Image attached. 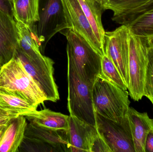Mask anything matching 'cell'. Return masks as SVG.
<instances>
[{
	"label": "cell",
	"instance_id": "cb8c5ba5",
	"mask_svg": "<svg viewBox=\"0 0 153 152\" xmlns=\"http://www.w3.org/2000/svg\"><path fill=\"white\" fill-rule=\"evenodd\" d=\"M91 152H111L105 140L99 132L93 143Z\"/></svg>",
	"mask_w": 153,
	"mask_h": 152
},
{
	"label": "cell",
	"instance_id": "484cf974",
	"mask_svg": "<svg viewBox=\"0 0 153 152\" xmlns=\"http://www.w3.org/2000/svg\"><path fill=\"white\" fill-rule=\"evenodd\" d=\"M18 116L19 115L0 109V126L7 124L10 120Z\"/></svg>",
	"mask_w": 153,
	"mask_h": 152
},
{
	"label": "cell",
	"instance_id": "7c38bea8",
	"mask_svg": "<svg viewBox=\"0 0 153 152\" xmlns=\"http://www.w3.org/2000/svg\"><path fill=\"white\" fill-rule=\"evenodd\" d=\"M67 133L70 152H91L93 143L98 134L96 127L72 115L69 116Z\"/></svg>",
	"mask_w": 153,
	"mask_h": 152
},
{
	"label": "cell",
	"instance_id": "d4e9b609",
	"mask_svg": "<svg viewBox=\"0 0 153 152\" xmlns=\"http://www.w3.org/2000/svg\"><path fill=\"white\" fill-rule=\"evenodd\" d=\"M0 11L14 18L13 4L10 0H0Z\"/></svg>",
	"mask_w": 153,
	"mask_h": 152
},
{
	"label": "cell",
	"instance_id": "4fadbf2b",
	"mask_svg": "<svg viewBox=\"0 0 153 152\" xmlns=\"http://www.w3.org/2000/svg\"><path fill=\"white\" fill-rule=\"evenodd\" d=\"M14 19L0 11V65L2 67L13 59L19 44V34Z\"/></svg>",
	"mask_w": 153,
	"mask_h": 152
},
{
	"label": "cell",
	"instance_id": "603a6c76",
	"mask_svg": "<svg viewBox=\"0 0 153 152\" xmlns=\"http://www.w3.org/2000/svg\"><path fill=\"white\" fill-rule=\"evenodd\" d=\"M145 95L153 106V50L150 47L148 52V62L145 79Z\"/></svg>",
	"mask_w": 153,
	"mask_h": 152
},
{
	"label": "cell",
	"instance_id": "9c48e42d",
	"mask_svg": "<svg viewBox=\"0 0 153 152\" xmlns=\"http://www.w3.org/2000/svg\"><path fill=\"white\" fill-rule=\"evenodd\" d=\"M96 129L111 152H135L128 116L118 121L96 113Z\"/></svg>",
	"mask_w": 153,
	"mask_h": 152
},
{
	"label": "cell",
	"instance_id": "d6986e66",
	"mask_svg": "<svg viewBox=\"0 0 153 152\" xmlns=\"http://www.w3.org/2000/svg\"><path fill=\"white\" fill-rule=\"evenodd\" d=\"M37 107L27 101L0 90V109L18 115H24L36 110Z\"/></svg>",
	"mask_w": 153,
	"mask_h": 152
},
{
	"label": "cell",
	"instance_id": "e0dca14e",
	"mask_svg": "<svg viewBox=\"0 0 153 152\" xmlns=\"http://www.w3.org/2000/svg\"><path fill=\"white\" fill-rule=\"evenodd\" d=\"M99 43L104 48L105 31L102 21V5L95 0H78ZM105 49V48H104Z\"/></svg>",
	"mask_w": 153,
	"mask_h": 152
},
{
	"label": "cell",
	"instance_id": "5bb4252c",
	"mask_svg": "<svg viewBox=\"0 0 153 152\" xmlns=\"http://www.w3.org/2000/svg\"><path fill=\"white\" fill-rule=\"evenodd\" d=\"M135 152H146V142L149 133L153 129V119L146 112H140L129 107L128 112Z\"/></svg>",
	"mask_w": 153,
	"mask_h": 152
},
{
	"label": "cell",
	"instance_id": "8992f818",
	"mask_svg": "<svg viewBox=\"0 0 153 152\" xmlns=\"http://www.w3.org/2000/svg\"><path fill=\"white\" fill-rule=\"evenodd\" d=\"M19 150L21 152H70L67 130H51L27 123Z\"/></svg>",
	"mask_w": 153,
	"mask_h": 152
},
{
	"label": "cell",
	"instance_id": "6da1fadb",
	"mask_svg": "<svg viewBox=\"0 0 153 152\" xmlns=\"http://www.w3.org/2000/svg\"><path fill=\"white\" fill-rule=\"evenodd\" d=\"M61 33L67 39V60L72 65L80 77L93 85L101 76L102 56L78 33L71 29Z\"/></svg>",
	"mask_w": 153,
	"mask_h": 152
},
{
	"label": "cell",
	"instance_id": "44dd1931",
	"mask_svg": "<svg viewBox=\"0 0 153 152\" xmlns=\"http://www.w3.org/2000/svg\"><path fill=\"white\" fill-rule=\"evenodd\" d=\"M101 77L123 90H128L127 86L124 82L117 67L106 54L102 55V57Z\"/></svg>",
	"mask_w": 153,
	"mask_h": 152
},
{
	"label": "cell",
	"instance_id": "8fae6325",
	"mask_svg": "<svg viewBox=\"0 0 153 152\" xmlns=\"http://www.w3.org/2000/svg\"><path fill=\"white\" fill-rule=\"evenodd\" d=\"M62 2L70 28L84 38L100 55L105 54V49L97 40L78 0H62Z\"/></svg>",
	"mask_w": 153,
	"mask_h": 152
},
{
	"label": "cell",
	"instance_id": "ac0fdd59",
	"mask_svg": "<svg viewBox=\"0 0 153 152\" xmlns=\"http://www.w3.org/2000/svg\"><path fill=\"white\" fill-rule=\"evenodd\" d=\"M13 14L16 21L28 26L39 21V0H13Z\"/></svg>",
	"mask_w": 153,
	"mask_h": 152
},
{
	"label": "cell",
	"instance_id": "f546056e",
	"mask_svg": "<svg viewBox=\"0 0 153 152\" xmlns=\"http://www.w3.org/2000/svg\"><path fill=\"white\" fill-rule=\"evenodd\" d=\"M97 2L99 3L100 4H101L102 5H103V3H104V0H95Z\"/></svg>",
	"mask_w": 153,
	"mask_h": 152
},
{
	"label": "cell",
	"instance_id": "ba28073f",
	"mask_svg": "<svg viewBox=\"0 0 153 152\" xmlns=\"http://www.w3.org/2000/svg\"><path fill=\"white\" fill-rule=\"evenodd\" d=\"M14 58L18 59L25 69L43 91L47 101L56 102L60 99L58 87L54 78L53 61L47 57L39 61H31L20 48L16 47Z\"/></svg>",
	"mask_w": 153,
	"mask_h": 152
},
{
	"label": "cell",
	"instance_id": "52a82bcc",
	"mask_svg": "<svg viewBox=\"0 0 153 152\" xmlns=\"http://www.w3.org/2000/svg\"><path fill=\"white\" fill-rule=\"evenodd\" d=\"M39 15L37 34L40 51H43L55 35L71 28L65 13L62 0H39Z\"/></svg>",
	"mask_w": 153,
	"mask_h": 152
},
{
	"label": "cell",
	"instance_id": "83f0119b",
	"mask_svg": "<svg viewBox=\"0 0 153 152\" xmlns=\"http://www.w3.org/2000/svg\"><path fill=\"white\" fill-rule=\"evenodd\" d=\"M7 123L4 124V125L0 126V143L1 142L2 139L3 137L4 132H5V129H6V127H7Z\"/></svg>",
	"mask_w": 153,
	"mask_h": 152
},
{
	"label": "cell",
	"instance_id": "7a4b0ae2",
	"mask_svg": "<svg viewBox=\"0 0 153 152\" xmlns=\"http://www.w3.org/2000/svg\"><path fill=\"white\" fill-rule=\"evenodd\" d=\"M0 90L19 96L37 107L47 101L43 91L21 62L14 57L1 69Z\"/></svg>",
	"mask_w": 153,
	"mask_h": 152
},
{
	"label": "cell",
	"instance_id": "4316f807",
	"mask_svg": "<svg viewBox=\"0 0 153 152\" xmlns=\"http://www.w3.org/2000/svg\"><path fill=\"white\" fill-rule=\"evenodd\" d=\"M153 152V129L148 134L146 142V152Z\"/></svg>",
	"mask_w": 153,
	"mask_h": 152
},
{
	"label": "cell",
	"instance_id": "1f68e13d",
	"mask_svg": "<svg viewBox=\"0 0 153 152\" xmlns=\"http://www.w3.org/2000/svg\"><path fill=\"white\" fill-rule=\"evenodd\" d=\"M10 1L12 3V4H13V0H10Z\"/></svg>",
	"mask_w": 153,
	"mask_h": 152
},
{
	"label": "cell",
	"instance_id": "5b68a950",
	"mask_svg": "<svg viewBox=\"0 0 153 152\" xmlns=\"http://www.w3.org/2000/svg\"><path fill=\"white\" fill-rule=\"evenodd\" d=\"M149 48L147 37L135 35L130 31L128 90L131 98L137 101L145 95V79Z\"/></svg>",
	"mask_w": 153,
	"mask_h": 152
},
{
	"label": "cell",
	"instance_id": "2e32d148",
	"mask_svg": "<svg viewBox=\"0 0 153 152\" xmlns=\"http://www.w3.org/2000/svg\"><path fill=\"white\" fill-rule=\"evenodd\" d=\"M30 123L47 129L67 130L69 129V116L48 109L32 112L24 115Z\"/></svg>",
	"mask_w": 153,
	"mask_h": 152
},
{
	"label": "cell",
	"instance_id": "4dcf8cb0",
	"mask_svg": "<svg viewBox=\"0 0 153 152\" xmlns=\"http://www.w3.org/2000/svg\"><path fill=\"white\" fill-rule=\"evenodd\" d=\"M2 66H1V65H0V71H1V69Z\"/></svg>",
	"mask_w": 153,
	"mask_h": 152
},
{
	"label": "cell",
	"instance_id": "277c9868",
	"mask_svg": "<svg viewBox=\"0 0 153 152\" xmlns=\"http://www.w3.org/2000/svg\"><path fill=\"white\" fill-rule=\"evenodd\" d=\"M67 108L70 115L96 128V113L92 100L93 86L83 80L68 62Z\"/></svg>",
	"mask_w": 153,
	"mask_h": 152
},
{
	"label": "cell",
	"instance_id": "30bf717a",
	"mask_svg": "<svg viewBox=\"0 0 153 152\" xmlns=\"http://www.w3.org/2000/svg\"><path fill=\"white\" fill-rule=\"evenodd\" d=\"M129 29L121 25L115 30L105 31V54L115 64L127 86L129 82L128 59L129 51Z\"/></svg>",
	"mask_w": 153,
	"mask_h": 152
},
{
	"label": "cell",
	"instance_id": "ffe728a7",
	"mask_svg": "<svg viewBox=\"0 0 153 152\" xmlns=\"http://www.w3.org/2000/svg\"><path fill=\"white\" fill-rule=\"evenodd\" d=\"M126 26L135 35L147 37L153 36V10L137 17Z\"/></svg>",
	"mask_w": 153,
	"mask_h": 152
},
{
	"label": "cell",
	"instance_id": "3957f363",
	"mask_svg": "<svg viewBox=\"0 0 153 152\" xmlns=\"http://www.w3.org/2000/svg\"><path fill=\"white\" fill-rule=\"evenodd\" d=\"M92 94L97 114L116 121L127 115L130 102L127 90L100 77L94 84Z\"/></svg>",
	"mask_w": 153,
	"mask_h": 152
},
{
	"label": "cell",
	"instance_id": "9a60e30c",
	"mask_svg": "<svg viewBox=\"0 0 153 152\" xmlns=\"http://www.w3.org/2000/svg\"><path fill=\"white\" fill-rule=\"evenodd\" d=\"M27 125V119L23 115H19L9 120L0 143V152H18Z\"/></svg>",
	"mask_w": 153,
	"mask_h": 152
},
{
	"label": "cell",
	"instance_id": "f1b7e54d",
	"mask_svg": "<svg viewBox=\"0 0 153 152\" xmlns=\"http://www.w3.org/2000/svg\"><path fill=\"white\" fill-rule=\"evenodd\" d=\"M147 38H148L149 45H150V47L153 50V36L149 37H148Z\"/></svg>",
	"mask_w": 153,
	"mask_h": 152
},
{
	"label": "cell",
	"instance_id": "7402d4cb",
	"mask_svg": "<svg viewBox=\"0 0 153 152\" xmlns=\"http://www.w3.org/2000/svg\"><path fill=\"white\" fill-rule=\"evenodd\" d=\"M153 10V0H149L144 4L133 10L117 15H113V21L121 25L126 26L137 17Z\"/></svg>",
	"mask_w": 153,
	"mask_h": 152
}]
</instances>
